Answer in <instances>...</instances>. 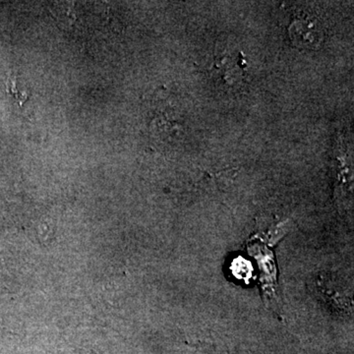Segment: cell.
<instances>
[{"label":"cell","mask_w":354,"mask_h":354,"mask_svg":"<svg viewBox=\"0 0 354 354\" xmlns=\"http://www.w3.org/2000/svg\"><path fill=\"white\" fill-rule=\"evenodd\" d=\"M232 59L234 58L230 57V55H225V57L215 60L216 70L218 69L220 71L221 78L227 84H232L234 81L236 80L241 75L243 69L245 68L242 65L243 59L239 60L237 64H234Z\"/></svg>","instance_id":"cell-2"},{"label":"cell","mask_w":354,"mask_h":354,"mask_svg":"<svg viewBox=\"0 0 354 354\" xmlns=\"http://www.w3.org/2000/svg\"><path fill=\"white\" fill-rule=\"evenodd\" d=\"M290 38L298 48H319L323 39V30L318 20L311 17H298L290 27Z\"/></svg>","instance_id":"cell-1"}]
</instances>
